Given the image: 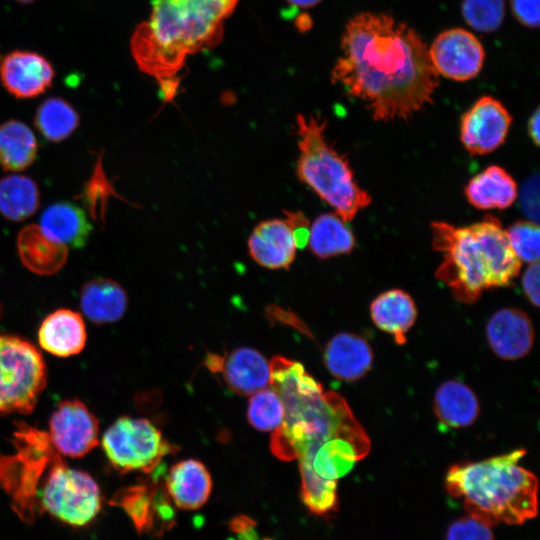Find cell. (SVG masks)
Masks as SVG:
<instances>
[{"label": "cell", "mask_w": 540, "mask_h": 540, "mask_svg": "<svg viewBox=\"0 0 540 540\" xmlns=\"http://www.w3.org/2000/svg\"><path fill=\"white\" fill-rule=\"evenodd\" d=\"M331 80L361 100L374 120L406 119L433 101L439 75L428 47L408 24L362 12L346 24Z\"/></svg>", "instance_id": "6da1fadb"}, {"label": "cell", "mask_w": 540, "mask_h": 540, "mask_svg": "<svg viewBox=\"0 0 540 540\" xmlns=\"http://www.w3.org/2000/svg\"><path fill=\"white\" fill-rule=\"evenodd\" d=\"M270 383L285 409L273 431L270 449L283 461L341 466L365 458L370 439L346 400L322 384L304 366L283 356L270 361Z\"/></svg>", "instance_id": "7a4b0ae2"}, {"label": "cell", "mask_w": 540, "mask_h": 540, "mask_svg": "<svg viewBox=\"0 0 540 540\" xmlns=\"http://www.w3.org/2000/svg\"><path fill=\"white\" fill-rule=\"evenodd\" d=\"M238 0H152L147 21L131 38L139 69L156 80L162 99L178 94L187 58L214 48L224 34L226 19Z\"/></svg>", "instance_id": "3957f363"}, {"label": "cell", "mask_w": 540, "mask_h": 540, "mask_svg": "<svg viewBox=\"0 0 540 540\" xmlns=\"http://www.w3.org/2000/svg\"><path fill=\"white\" fill-rule=\"evenodd\" d=\"M431 231L432 246L442 255L435 276L460 302L474 303L484 290L509 286L520 272L506 231L490 214L465 227L436 221Z\"/></svg>", "instance_id": "277c9868"}, {"label": "cell", "mask_w": 540, "mask_h": 540, "mask_svg": "<svg viewBox=\"0 0 540 540\" xmlns=\"http://www.w3.org/2000/svg\"><path fill=\"white\" fill-rule=\"evenodd\" d=\"M525 449L478 462L453 465L445 483L449 494L462 500L468 515L491 527L521 524L537 514L538 480L519 465Z\"/></svg>", "instance_id": "5b68a950"}, {"label": "cell", "mask_w": 540, "mask_h": 540, "mask_svg": "<svg viewBox=\"0 0 540 540\" xmlns=\"http://www.w3.org/2000/svg\"><path fill=\"white\" fill-rule=\"evenodd\" d=\"M325 130L326 120L321 116L297 114L296 174L344 222H349L370 205L372 198L359 186L349 160L328 142Z\"/></svg>", "instance_id": "8992f818"}, {"label": "cell", "mask_w": 540, "mask_h": 540, "mask_svg": "<svg viewBox=\"0 0 540 540\" xmlns=\"http://www.w3.org/2000/svg\"><path fill=\"white\" fill-rule=\"evenodd\" d=\"M61 456L53 446L36 461L31 494L43 511L69 525L84 526L100 512V489L88 473L67 466Z\"/></svg>", "instance_id": "52a82bcc"}, {"label": "cell", "mask_w": 540, "mask_h": 540, "mask_svg": "<svg viewBox=\"0 0 540 540\" xmlns=\"http://www.w3.org/2000/svg\"><path fill=\"white\" fill-rule=\"evenodd\" d=\"M46 386V367L36 347L0 334V414H27Z\"/></svg>", "instance_id": "ba28073f"}, {"label": "cell", "mask_w": 540, "mask_h": 540, "mask_svg": "<svg viewBox=\"0 0 540 540\" xmlns=\"http://www.w3.org/2000/svg\"><path fill=\"white\" fill-rule=\"evenodd\" d=\"M110 464L121 472H153L162 459L179 448L169 443L148 419L123 416L102 437Z\"/></svg>", "instance_id": "9c48e42d"}, {"label": "cell", "mask_w": 540, "mask_h": 540, "mask_svg": "<svg viewBox=\"0 0 540 540\" xmlns=\"http://www.w3.org/2000/svg\"><path fill=\"white\" fill-rule=\"evenodd\" d=\"M432 66L447 79L467 81L476 77L485 61L478 38L462 28L441 32L428 48Z\"/></svg>", "instance_id": "30bf717a"}, {"label": "cell", "mask_w": 540, "mask_h": 540, "mask_svg": "<svg viewBox=\"0 0 540 540\" xmlns=\"http://www.w3.org/2000/svg\"><path fill=\"white\" fill-rule=\"evenodd\" d=\"M48 435L62 456L83 457L98 445V420L81 401L64 400L50 417Z\"/></svg>", "instance_id": "8fae6325"}, {"label": "cell", "mask_w": 540, "mask_h": 540, "mask_svg": "<svg viewBox=\"0 0 540 540\" xmlns=\"http://www.w3.org/2000/svg\"><path fill=\"white\" fill-rule=\"evenodd\" d=\"M512 117L504 105L483 96L467 110L460 124V140L471 155H485L505 141Z\"/></svg>", "instance_id": "7c38bea8"}, {"label": "cell", "mask_w": 540, "mask_h": 540, "mask_svg": "<svg viewBox=\"0 0 540 540\" xmlns=\"http://www.w3.org/2000/svg\"><path fill=\"white\" fill-rule=\"evenodd\" d=\"M54 76L50 61L37 52L13 50L0 55V81L16 98L30 99L43 94L51 87Z\"/></svg>", "instance_id": "4fadbf2b"}, {"label": "cell", "mask_w": 540, "mask_h": 540, "mask_svg": "<svg viewBox=\"0 0 540 540\" xmlns=\"http://www.w3.org/2000/svg\"><path fill=\"white\" fill-rule=\"evenodd\" d=\"M206 365L214 373H221L227 386L236 394L252 395L270 383V364L257 350L240 347L228 356L210 354Z\"/></svg>", "instance_id": "5bb4252c"}, {"label": "cell", "mask_w": 540, "mask_h": 540, "mask_svg": "<svg viewBox=\"0 0 540 540\" xmlns=\"http://www.w3.org/2000/svg\"><path fill=\"white\" fill-rule=\"evenodd\" d=\"M250 257L267 269H289L299 249L297 239L285 218L259 222L251 232L248 242Z\"/></svg>", "instance_id": "9a60e30c"}, {"label": "cell", "mask_w": 540, "mask_h": 540, "mask_svg": "<svg viewBox=\"0 0 540 540\" xmlns=\"http://www.w3.org/2000/svg\"><path fill=\"white\" fill-rule=\"evenodd\" d=\"M487 340L493 352L504 360H516L531 350L534 331L528 315L515 308L495 312L486 326Z\"/></svg>", "instance_id": "2e32d148"}, {"label": "cell", "mask_w": 540, "mask_h": 540, "mask_svg": "<svg viewBox=\"0 0 540 540\" xmlns=\"http://www.w3.org/2000/svg\"><path fill=\"white\" fill-rule=\"evenodd\" d=\"M164 484L172 503L183 510L202 507L212 491V479L208 469L195 459H186L173 465Z\"/></svg>", "instance_id": "e0dca14e"}, {"label": "cell", "mask_w": 540, "mask_h": 540, "mask_svg": "<svg viewBox=\"0 0 540 540\" xmlns=\"http://www.w3.org/2000/svg\"><path fill=\"white\" fill-rule=\"evenodd\" d=\"M372 349L368 342L353 333H339L332 337L324 350V363L336 378L355 381L362 378L371 368Z\"/></svg>", "instance_id": "ac0fdd59"}, {"label": "cell", "mask_w": 540, "mask_h": 540, "mask_svg": "<svg viewBox=\"0 0 540 540\" xmlns=\"http://www.w3.org/2000/svg\"><path fill=\"white\" fill-rule=\"evenodd\" d=\"M40 346L47 352L68 357L80 353L86 343V328L81 315L59 309L48 315L38 331Z\"/></svg>", "instance_id": "d6986e66"}, {"label": "cell", "mask_w": 540, "mask_h": 540, "mask_svg": "<svg viewBox=\"0 0 540 540\" xmlns=\"http://www.w3.org/2000/svg\"><path fill=\"white\" fill-rule=\"evenodd\" d=\"M17 249L24 266L38 275L57 273L68 258V247L51 239L34 224L19 231Z\"/></svg>", "instance_id": "ffe728a7"}, {"label": "cell", "mask_w": 540, "mask_h": 540, "mask_svg": "<svg viewBox=\"0 0 540 540\" xmlns=\"http://www.w3.org/2000/svg\"><path fill=\"white\" fill-rule=\"evenodd\" d=\"M468 202L477 209H506L517 198V184L502 167L492 165L475 175L464 189Z\"/></svg>", "instance_id": "44dd1931"}, {"label": "cell", "mask_w": 540, "mask_h": 540, "mask_svg": "<svg viewBox=\"0 0 540 540\" xmlns=\"http://www.w3.org/2000/svg\"><path fill=\"white\" fill-rule=\"evenodd\" d=\"M83 313L91 321L103 324L120 320L128 305L127 293L116 281L94 278L86 282L80 293Z\"/></svg>", "instance_id": "7402d4cb"}, {"label": "cell", "mask_w": 540, "mask_h": 540, "mask_svg": "<svg viewBox=\"0 0 540 540\" xmlns=\"http://www.w3.org/2000/svg\"><path fill=\"white\" fill-rule=\"evenodd\" d=\"M39 226L51 239L71 248H82L92 231L85 212L69 202L48 206L41 215Z\"/></svg>", "instance_id": "603a6c76"}, {"label": "cell", "mask_w": 540, "mask_h": 540, "mask_svg": "<svg viewBox=\"0 0 540 540\" xmlns=\"http://www.w3.org/2000/svg\"><path fill=\"white\" fill-rule=\"evenodd\" d=\"M374 324L392 335L398 344L406 342V333L413 326L417 310L409 294L391 289L376 297L370 306Z\"/></svg>", "instance_id": "cb8c5ba5"}, {"label": "cell", "mask_w": 540, "mask_h": 540, "mask_svg": "<svg viewBox=\"0 0 540 540\" xmlns=\"http://www.w3.org/2000/svg\"><path fill=\"white\" fill-rule=\"evenodd\" d=\"M434 412L444 425L462 428L477 419L479 403L475 393L466 384L449 380L441 384L435 393Z\"/></svg>", "instance_id": "d4e9b609"}, {"label": "cell", "mask_w": 540, "mask_h": 540, "mask_svg": "<svg viewBox=\"0 0 540 540\" xmlns=\"http://www.w3.org/2000/svg\"><path fill=\"white\" fill-rule=\"evenodd\" d=\"M307 246L316 257L327 259L351 252L355 237L336 213H325L310 224Z\"/></svg>", "instance_id": "484cf974"}, {"label": "cell", "mask_w": 540, "mask_h": 540, "mask_svg": "<svg viewBox=\"0 0 540 540\" xmlns=\"http://www.w3.org/2000/svg\"><path fill=\"white\" fill-rule=\"evenodd\" d=\"M37 150L36 137L26 124L9 120L0 125V166L5 171L28 168L35 161Z\"/></svg>", "instance_id": "4316f807"}, {"label": "cell", "mask_w": 540, "mask_h": 540, "mask_svg": "<svg viewBox=\"0 0 540 540\" xmlns=\"http://www.w3.org/2000/svg\"><path fill=\"white\" fill-rule=\"evenodd\" d=\"M40 204L37 184L30 177L12 174L0 179V214L11 221L32 216Z\"/></svg>", "instance_id": "83f0119b"}, {"label": "cell", "mask_w": 540, "mask_h": 540, "mask_svg": "<svg viewBox=\"0 0 540 540\" xmlns=\"http://www.w3.org/2000/svg\"><path fill=\"white\" fill-rule=\"evenodd\" d=\"M80 118L73 106L60 97L45 99L37 108L34 124L50 142H61L79 126Z\"/></svg>", "instance_id": "f1b7e54d"}, {"label": "cell", "mask_w": 540, "mask_h": 540, "mask_svg": "<svg viewBox=\"0 0 540 540\" xmlns=\"http://www.w3.org/2000/svg\"><path fill=\"white\" fill-rule=\"evenodd\" d=\"M284 416V404L271 386L251 395L247 418L255 429L263 432L274 431L282 424Z\"/></svg>", "instance_id": "f546056e"}, {"label": "cell", "mask_w": 540, "mask_h": 540, "mask_svg": "<svg viewBox=\"0 0 540 540\" xmlns=\"http://www.w3.org/2000/svg\"><path fill=\"white\" fill-rule=\"evenodd\" d=\"M461 13L465 22L482 33L496 31L505 16L504 0H463Z\"/></svg>", "instance_id": "4dcf8cb0"}, {"label": "cell", "mask_w": 540, "mask_h": 540, "mask_svg": "<svg viewBox=\"0 0 540 540\" xmlns=\"http://www.w3.org/2000/svg\"><path fill=\"white\" fill-rule=\"evenodd\" d=\"M159 489L155 484L129 487L115 498L130 515L139 529L147 528L152 523L150 512L156 502Z\"/></svg>", "instance_id": "1f68e13d"}, {"label": "cell", "mask_w": 540, "mask_h": 540, "mask_svg": "<svg viewBox=\"0 0 540 540\" xmlns=\"http://www.w3.org/2000/svg\"><path fill=\"white\" fill-rule=\"evenodd\" d=\"M505 231L513 252L521 262L533 263L539 260L540 230L537 223L530 220L517 221Z\"/></svg>", "instance_id": "d6a6232c"}, {"label": "cell", "mask_w": 540, "mask_h": 540, "mask_svg": "<svg viewBox=\"0 0 540 540\" xmlns=\"http://www.w3.org/2000/svg\"><path fill=\"white\" fill-rule=\"evenodd\" d=\"M112 195L118 196L112 184L106 178L100 159L83 191V198L94 218H97L98 215L104 217L107 201Z\"/></svg>", "instance_id": "836d02e7"}, {"label": "cell", "mask_w": 540, "mask_h": 540, "mask_svg": "<svg viewBox=\"0 0 540 540\" xmlns=\"http://www.w3.org/2000/svg\"><path fill=\"white\" fill-rule=\"evenodd\" d=\"M446 540H493V533L490 525L468 515L450 526Z\"/></svg>", "instance_id": "e575fe53"}, {"label": "cell", "mask_w": 540, "mask_h": 540, "mask_svg": "<svg viewBox=\"0 0 540 540\" xmlns=\"http://www.w3.org/2000/svg\"><path fill=\"white\" fill-rule=\"evenodd\" d=\"M539 179L530 177L522 187L520 205L524 214L530 221L538 224L539 220Z\"/></svg>", "instance_id": "d590c367"}, {"label": "cell", "mask_w": 540, "mask_h": 540, "mask_svg": "<svg viewBox=\"0 0 540 540\" xmlns=\"http://www.w3.org/2000/svg\"><path fill=\"white\" fill-rule=\"evenodd\" d=\"M540 0H511V9L517 21L530 29L539 26Z\"/></svg>", "instance_id": "8d00e7d4"}, {"label": "cell", "mask_w": 540, "mask_h": 540, "mask_svg": "<svg viewBox=\"0 0 540 540\" xmlns=\"http://www.w3.org/2000/svg\"><path fill=\"white\" fill-rule=\"evenodd\" d=\"M285 219L292 227L299 249L307 246L310 222L305 214L301 211L283 210Z\"/></svg>", "instance_id": "74e56055"}, {"label": "cell", "mask_w": 540, "mask_h": 540, "mask_svg": "<svg viewBox=\"0 0 540 540\" xmlns=\"http://www.w3.org/2000/svg\"><path fill=\"white\" fill-rule=\"evenodd\" d=\"M539 261L529 263L523 278L522 287L526 297L536 307L539 306Z\"/></svg>", "instance_id": "f35d334b"}, {"label": "cell", "mask_w": 540, "mask_h": 540, "mask_svg": "<svg viewBox=\"0 0 540 540\" xmlns=\"http://www.w3.org/2000/svg\"><path fill=\"white\" fill-rule=\"evenodd\" d=\"M539 123H540V112H539V108H536V110L531 115L528 121V134L536 146L539 145V140H540Z\"/></svg>", "instance_id": "ab89813d"}, {"label": "cell", "mask_w": 540, "mask_h": 540, "mask_svg": "<svg viewBox=\"0 0 540 540\" xmlns=\"http://www.w3.org/2000/svg\"><path fill=\"white\" fill-rule=\"evenodd\" d=\"M322 0H286L293 8H311Z\"/></svg>", "instance_id": "60d3db41"}, {"label": "cell", "mask_w": 540, "mask_h": 540, "mask_svg": "<svg viewBox=\"0 0 540 540\" xmlns=\"http://www.w3.org/2000/svg\"><path fill=\"white\" fill-rule=\"evenodd\" d=\"M15 1H17V2H19L21 4H29V3H32L35 0H15Z\"/></svg>", "instance_id": "b9f144b4"}, {"label": "cell", "mask_w": 540, "mask_h": 540, "mask_svg": "<svg viewBox=\"0 0 540 540\" xmlns=\"http://www.w3.org/2000/svg\"><path fill=\"white\" fill-rule=\"evenodd\" d=\"M0 314H1V306H0Z\"/></svg>", "instance_id": "7bdbcfd3"}]
</instances>
